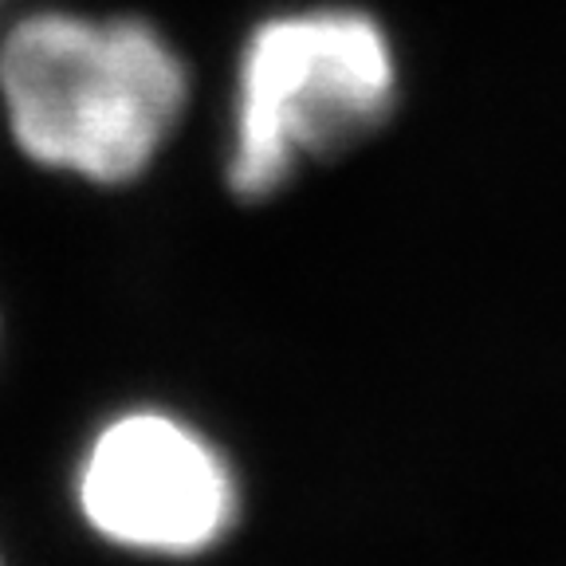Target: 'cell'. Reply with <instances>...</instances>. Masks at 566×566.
<instances>
[{
    "mask_svg": "<svg viewBox=\"0 0 566 566\" xmlns=\"http://www.w3.org/2000/svg\"><path fill=\"white\" fill-rule=\"evenodd\" d=\"M0 103L28 161L126 186L186 115L189 67L150 20L40 9L0 40Z\"/></svg>",
    "mask_w": 566,
    "mask_h": 566,
    "instance_id": "6da1fadb",
    "label": "cell"
},
{
    "mask_svg": "<svg viewBox=\"0 0 566 566\" xmlns=\"http://www.w3.org/2000/svg\"><path fill=\"white\" fill-rule=\"evenodd\" d=\"M398 103V55L363 9L318 4L260 20L232 87L229 186L264 201L307 158L370 138Z\"/></svg>",
    "mask_w": 566,
    "mask_h": 566,
    "instance_id": "7a4b0ae2",
    "label": "cell"
},
{
    "mask_svg": "<svg viewBox=\"0 0 566 566\" xmlns=\"http://www.w3.org/2000/svg\"><path fill=\"white\" fill-rule=\"evenodd\" d=\"M75 500L95 535L138 555L189 558L237 520V476L205 433L161 409L106 421L87 444Z\"/></svg>",
    "mask_w": 566,
    "mask_h": 566,
    "instance_id": "3957f363",
    "label": "cell"
}]
</instances>
